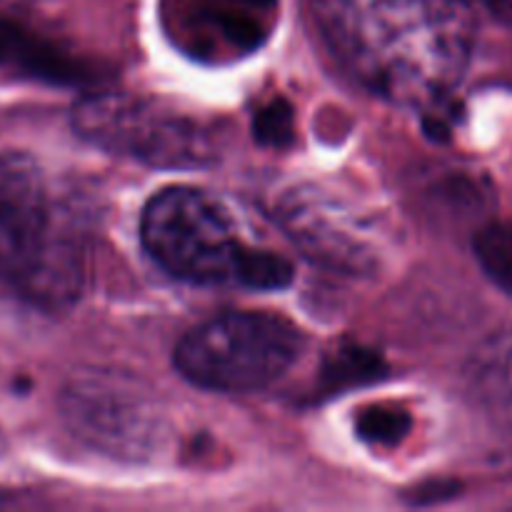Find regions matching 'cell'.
Wrapping results in <instances>:
<instances>
[{
  "label": "cell",
  "mask_w": 512,
  "mask_h": 512,
  "mask_svg": "<svg viewBox=\"0 0 512 512\" xmlns=\"http://www.w3.org/2000/svg\"><path fill=\"white\" fill-rule=\"evenodd\" d=\"M473 385L485 410L512 435V333L498 335L475 355Z\"/></svg>",
  "instance_id": "ba28073f"
},
{
  "label": "cell",
  "mask_w": 512,
  "mask_h": 512,
  "mask_svg": "<svg viewBox=\"0 0 512 512\" xmlns=\"http://www.w3.org/2000/svg\"><path fill=\"white\" fill-rule=\"evenodd\" d=\"M485 3L490 5V8H495V10H500V8H505V5L510 3V0H485Z\"/></svg>",
  "instance_id": "5bb4252c"
},
{
  "label": "cell",
  "mask_w": 512,
  "mask_h": 512,
  "mask_svg": "<svg viewBox=\"0 0 512 512\" xmlns=\"http://www.w3.org/2000/svg\"><path fill=\"white\" fill-rule=\"evenodd\" d=\"M0 70L50 85H80L93 75L80 60L0 13Z\"/></svg>",
  "instance_id": "52a82bcc"
},
{
  "label": "cell",
  "mask_w": 512,
  "mask_h": 512,
  "mask_svg": "<svg viewBox=\"0 0 512 512\" xmlns=\"http://www.w3.org/2000/svg\"><path fill=\"white\" fill-rule=\"evenodd\" d=\"M140 235L150 258L173 278L195 285H243L255 253L215 195L198 188H168L143 213Z\"/></svg>",
  "instance_id": "7a4b0ae2"
},
{
  "label": "cell",
  "mask_w": 512,
  "mask_h": 512,
  "mask_svg": "<svg viewBox=\"0 0 512 512\" xmlns=\"http://www.w3.org/2000/svg\"><path fill=\"white\" fill-rule=\"evenodd\" d=\"M63 225L38 163L25 153H0V283L23 288Z\"/></svg>",
  "instance_id": "8992f818"
},
{
  "label": "cell",
  "mask_w": 512,
  "mask_h": 512,
  "mask_svg": "<svg viewBox=\"0 0 512 512\" xmlns=\"http://www.w3.org/2000/svg\"><path fill=\"white\" fill-rule=\"evenodd\" d=\"M475 253L485 273L512 295V223L485 228L475 240Z\"/></svg>",
  "instance_id": "30bf717a"
},
{
  "label": "cell",
  "mask_w": 512,
  "mask_h": 512,
  "mask_svg": "<svg viewBox=\"0 0 512 512\" xmlns=\"http://www.w3.org/2000/svg\"><path fill=\"white\" fill-rule=\"evenodd\" d=\"M303 348V330L288 318L228 313L190 330L175 350V365L200 388L248 393L288 373Z\"/></svg>",
  "instance_id": "3957f363"
},
{
  "label": "cell",
  "mask_w": 512,
  "mask_h": 512,
  "mask_svg": "<svg viewBox=\"0 0 512 512\" xmlns=\"http://www.w3.org/2000/svg\"><path fill=\"white\" fill-rule=\"evenodd\" d=\"M255 140L265 148H285L295 138V113L288 100L275 98L255 113Z\"/></svg>",
  "instance_id": "7c38bea8"
},
{
  "label": "cell",
  "mask_w": 512,
  "mask_h": 512,
  "mask_svg": "<svg viewBox=\"0 0 512 512\" xmlns=\"http://www.w3.org/2000/svg\"><path fill=\"white\" fill-rule=\"evenodd\" d=\"M245 3H250L253 8L263 10V13H270V10L275 8V0H245Z\"/></svg>",
  "instance_id": "4fadbf2b"
},
{
  "label": "cell",
  "mask_w": 512,
  "mask_h": 512,
  "mask_svg": "<svg viewBox=\"0 0 512 512\" xmlns=\"http://www.w3.org/2000/svg\"><path fill=\"white\" fill-rule=\"evenodd\" d=\"M60 413L75 438L120 460H145L158 450L165 415L140 378L118 370H80L60 395Z\"/></svg>",
  "instance_id": "5b68a950"
},
{
  "label": "cell",
  "mask_w": 512,
  "mask_h": 512,
  "mask_svg": "<svg viewBox=\"0 0 512 512\" xmlns=\"http://www.w3.org/2000/svg\"><path fill=\"white\" fill-rule=\"evenodd\" d=\"M385 363L375 350L363 345H338L325 358L320 370V390L323 393H343L355 385L373 383L383 378Z\"/></svg>",
  "instance_id": "9c48e42d"
},
{
  "label": "cell",
  "mask_w": 512,
  "mask_h": 512,
  "mask_svg": "<svg viewBox=\"0 0 512 512\" xmlns=\"http://www.w3.org/2000/svg\"><path fill=\"white\" fill-rule=\"evenodd\" d=\"M313 8L340 63L395 103H440L468 68V0H313Z\"/></svg>",
  "instance_id": "6da1fadb"
},
{
  "label": "cell",
  "mask_w": 512,
  "mask_h": 512,
  "mask_svg": "<svg viewBox=\"0 0 512 512\" xmlns=\"http://www.w3.org/2000/svg\"><path fill=\"white\" fill-rule=\"evenodd\" d=\"M80 138L153 168H200L215 160V140L198 120L128 93H90L75 105Z\"/></svg>",
  "instance_id": "277c9868"
},
{
  "label": "cell",
  "mask_w": 512,
  "mask_h": 512,
  "mask_svg": "<svg viewBox=\"0 0 512 512\" xmlns=\"http://www.w3.org/2000/svg\"><path fill=\"white\" fill-rule=\"evenodd\" d=\"M358 435L370 445H398L410 433V415L398 408H368L358 415Z\"/></svg>",
  "instance_id": "8fae6325"
}]
</instances>
